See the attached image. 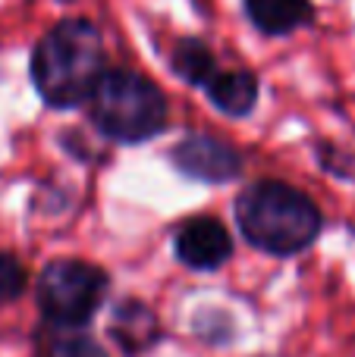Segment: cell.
Returning a JSON list of instances; mask_svg holds the SVG:
<instances>
[{
  "label": "cell",
  "mask_w": 355,
  "mask_h": 357,
  "mask_svg": "<svg viewBox=\"0 0 355 357\" xmlns=\"http://www.w3.org/2000/svg\"><path fill=\"white\" fill-rule=\"evenodd\" d=\"M104 73V38L92 19L57 22L31 54V82L54 110L92 100Z\"/></svg>",
  "instance_id": "cell-1"
},
{
  "label": "cell",
  "mask_w": 355,
  "mask_h": 357,
  "mask_svg": "<svg viewBox=\"0 0 355 357\" xmlns=\"http://www.w3.org/2000/svg\"><path fill=\"white\" fill-rule=\"evenodd\" d=\"M236 222L249 245L277 257L305 251L321 235V210L314 201L277 178H261L239 191Z\"/></svg>",
  "instance_id": "cell-2"
},
{
  "label": "cell",
  "mask_w": 355,
  "mask_h": 357,
  "mask_svg": "<svg viewBox=\"0 0 355 357\" xmlns=\"http://www.w3.org/2000/svg\"><path fill=\"white\" fill-rule=\"evenodd\" d=\"M92 119L107 138L138 144L167 126V98L132 69H107L92 94Z\"/></svg>",
  "instance_id": "cell-3"
},
{
  "label": "cell",
  "mask_w": 355,
  "mask_h": 357,
  "mask_svg": "<svg viewBox=\"0 0 355 357\" xmlns=\"http://www.w3.org/2000/svg\"><path fill=\"white\" fill-rule=\"evenodd\" d=\"M107 295V273L88 260H50L38 276V307L50 326L79 329L98 314Z\"/></svg>",
  "instance_id": "cell-4"
},
{
  "label": "cell",
  "mask_w": 355,
  "mask_h": 357,
  "mask_svg": "<svg viewBox=\"0 0 355 357\" xmlns=\"http://www.w3.org/2000/svg\"><path fill=\"white\" fill-rule=\"evenodd\" d=\"M173 167L198 182H230L242 173V157L220 138L189 135L173 148Z\"/></svg>",
  "instance_id": "cell-5"
},
{
  "label": "cell",
  "mask_w": 355,
  "mask_h": 357,
  "mask_svg": "<svg viewBox=\"0 0 355 357\" xmlns=\"http://www.w3.org/2000/svg\"><path fill=\"white\" fill-rule=\"evenodd\" d=\"M173 248H176V257L186 266H192V270H217L220 264L230 260L233 238L220 220H214V216H195V220L180 226Z\"/></svg>",
  "instance_id": "cell-6"
},
{
  "label": "cell",
  "mask_w": 355,
  "mask_h": 357,
  "mask_svg": "<svg viewBox=\"0 0 355 357\" xmlns=\"http://www.w3.org/2000/svg\"><path fill=\"white\" fill-rule=\"evenodd\" d=\"M208 98L226 116H249L258 104V79L245 69H226L208 82Z\"/></svg>",
  "instance_id": "cell-7"
},
{
  "label": "cell",
  "mask_w": 355,
  "mask_h": 357,
  "mask_svg": "<svg viewBox=\"0 0 355 357\" xmlns=\"http://www.w3.org/2000/svg\"><path fill=\"white\" fill-rule=\"evenodd\" d=\"M245 13L264 35H289L314 16L308 0H245Z\"/></svg>",
  "instance_id": "cell-8"
},
{
  "label": "cell",
  "mask_w": 355,
  "mask_h": 357,
  "mask_svg": "<svg viewBox=\"0 0 355 357\" xmlns=\"http://www.w3.org/2000/svg\"><path fill=\"white\" fill-rule=\"evenodd\" d=\"M170 69H173L182 82H189V85H195V88H208V82L220 73L211 47H208L205 41H198V38H182V41H176L173 56H170Z\"/></svg>",
  "instance_id": "cell-9"
},
{
  "label": "cell",
  "mask_w": 355,
  "mask_h": 357,
  "mask_svg": "<svg viewBox=\"0 0 355 357\" xmlns=\"http://www.w3.org/2000/svg\"><path fill=\"white\" fill-rule=\"evenodd\" d=\"M113 339L126 348V351L138 354L157 339V317L151 314L145 304L129 301L117 310L113 317Z\"/></svg>",
  "instance_id": "cell-10"
},
{
  "label": "cell",
  "mask_w": 355,
  "mask_h": 357,
  "mask_svg": "<svg viewBox=\"0 0 355 357\" xmlns=\"http://www.w3.org/2000/svg\"><path fill=\"white\" fill-rule=\"evenodd\" d=\"M48 357H107V354L94 339L75 333V329H66L63 335H57V339L50 342Z\"/></svg>",
  "instance_id": "cell-11"
},
{
  "label": "cell",
  "mask_w": 355,
  "mask_h": 357,
  "mask_svg": "<svg viewBox=\"0 0 355 357\" xmlns=\"http://www.w3.org/2000/svg\"><path fill=\"white\" fill-rule=\"evenodd\" d=\"M25 291V270L13 254L0 251V304L16 301Z\"/></svg>",
  "instance_id": "cell-12"
}]
</instances>
